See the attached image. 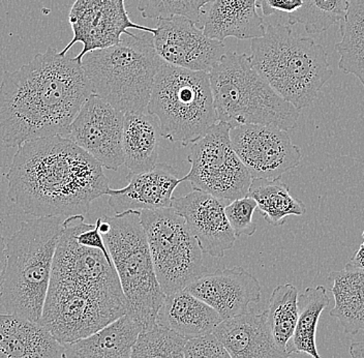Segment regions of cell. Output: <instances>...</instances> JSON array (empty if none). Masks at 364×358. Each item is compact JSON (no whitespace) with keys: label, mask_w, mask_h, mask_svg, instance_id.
Returning a JSON list of instances; mask_svg holds the SVG:
<instances>
[{"label":"cell","mask_w":364,"mask_h":358,"mask_svg":"<svg viewBox=\"0 0 364 358\" xmlns=\"http://www.w3.org/2000/svg\"><path fill=\"white\" fill-rule=\"evenodd\" d=\"M164 61L152 36L141 31L82 59L91 91L122 112H145Z\"/></svg>","instance_id":"obj_6"},{"label":"cell","mask_w":364,"mask_h":358,"mask_svg":"<svg viewBox=\"0 0 364 358\" xmlns=\"http://www.w3.org/2000/svg\"><path fill=\"white\" fill-rule=\"evenodd\" d=\"M222 321L215 309L186 290L166 295L156 318L159 325L188 341L213 334Z\"/></svg>","instance_id":"obj_22"},{"label":"cell","mask_w":364,"mask_h":358,"mask_svg":"<svg viewBox=\"0 0 364 358\" xmlns=\"http://www.w3.org/2000/svg\"><path fill=\"white\" fill-rule=\"evenodd\" d=\"M129 184L118 190L109 189L108 203L115 214L127 211H159L172 207L173 193L182 179L166 163L142 173H129Z\"/></svg>","instance_id":"obj_18"},{"label":"cell","mask_w":364,"mask_h":358,"mask_svg":"<svg viewBox=\"0 0 364 358\" xmlns=\"http://www.w3.org/2000/svg\"><path fill=\"white\" fill-rule=\"evenodd\" d=\"M152 40L163 61L195 72H210L228 52L224 42L208 38L183 16L159 19Z\"/></svg>","instance_id":"obj_15"},{"label":"cell","mask_w":364,"mask_h":358,"mask_svg":"<svg viewBox=\"0 0 364 358\" xmlns=\"http://www.w3.org/2000/svg\"><path fill=\"white\" fill-rule=\"evenodd\" d=\"M6 243L4 236L0 233V296H1L2 286H4V275L6 269Z\"/></svg>","instance_id":"obj_36"},{"label":"cell","mask_w":364,"mask_h":358,"mask_svg":"<svg viewBox=\"0 0 364 358\" xmlns=\"http://www.w3.org/2000/svg\"><path fill=\"white\" fill-rule=\"evenodd\" d=\"M258 204L261 216L268 224L279 227L290 216H304L306 206L291 195L290 189L281 179H252L249 195Z\"/></svg>","instance_id":"obj_26"},{"label":"cell","mask_w":364,"mask_h":358,"mask_svg":"<svg viewBox=\"0 0 364 358\" xmlns=\"http://www.w3.org/2000/svg\"><path fill=\"white\" fill-rule=\"evenodd\" d=\"M83 218L65 220L41 321L63 345L90 337L127 314L114 264L101 251L77 243Z\"/></svg>","instance_id":"obj_1"},{"label":"cell","mask_w":364,"mask_h":358,"mask_svg":"<svg viewBox=\"0 0 364 358\" xmlns=\"http://www.w3.org/2000/svg\"><path fill=\"white\" fill-rule=\"evenodd\" d=\"M161 137L159 120L145 112L124 113V165L129 173H142L158 165Z\"/></svg>","instance_id":"obj_24"},{"label":"cell","mask_w":364,"mask_h":358,"mask_svg":"<svg viewBox=\"0 0 364 358\" xmlns=\"http://www.w3.org/2000/svg\"><path fill=\"white\" fill-rule=\"evenodd\" d=\"M124 112L91 93L65 137L95 157L102 167L117 171L124 165Z\"/></svg>","instance_id":"obj_14"},{"label":"cell","mask_w":364,"mask_h":358,"mask_svg":"<svg viewBox=\"0 0 364 358\" xmlns=\"http://www.w3.org/2000/svg\"><path fill=\"white\" fill-rule=\"evenodd\" d=\"M363 241L359 246L358 250L354 253V255L350 259L346 265L350 266V268L363 269L364 270V231L363 233Z\"/></svg>","instance_id":"obj_37"},{"label":"cell","mask_w":364,"mask_h":358,"mask_svg":"<svg viewBox=\"0 0 364 358\" xmlns=\"http://www.w3.org/2000/svg\"><path fill=\"white\" fill-rule=\"evenodd\" d=\"M142 330V326L124 315L90 337L65 344V358H131Z\"/></svg>","instance_id":"obj_23"},{"label":"cell","mask_w":364,"mask_h":358,"mask_svg":"<svg viewBox=\"0 0 364 358\" xmlns=\"http://www.w3.org/2000/svg\"><path fill=\"white\" fill-rule=\"evenodd\" d=\"M257 0H213L205 11L200 28L213 40L228 38L254 40L265 36L263 18L257 11Z\"/></svg>","instance_id":"obj_21"},{"label":"cell","mask_w":364,"mask_h":358,"mask_svg":"<svg viewBox=\"0 0 364 358\" xmlns=\"http://www.w3.org/2000/svg\"><path fill=\"white\" fill-rule=\"evenodd\" d=\"M188 339L156 323L136 337L131 358H184Z\"/></svg>","instance_id":"obj_31"},{"label":"cell","mask_w":364,"mask_h":358,"mask_svg":"<svg viewBox=\"0 0 364 358\" xmlns=\"http://www.w3.org/2000/svg\"><path fill=\"white\" fill-rule=\"evenodd\" d=\"M4 177L9 199L34 218L84 216L110 189L101 164L63 136L19 146Z\"/></svg>","instance_id":"obj_3"},{"label":"cell","mask_w":364,"mask_h":358,"mask_svg":"<svg viewBox=\"0 0 364 358\" xmlns=\"http://www.w3.org/2000/svg\"><path fill=\"white\" fill-rule=\"evenodd\" d=\"M304 6V0H257V8L260 9L265 17H269L273 14L295 13Z\"/></svg>","instance_id":"obj_35"},{"label":"cell","mask_w":364,"mask_h":358,"mask_svg":"<svg viewBox=\"0 0 364 358\" xmlns=\"http://www.w3.org/2000/svg\"><path fill=\"white\" fill-rule=\"evenodd\" d=\"M213 335L232 358H286L289 354L273 339L267 311H249L222 321Z\"/></svg>","instance_id":"obj_19"},{"label":"cell","mask_w":364,"mask_h":358,"mask_svg":"<svg viewBox=\"0 0 364 358\" xmlns=\"http://www.w3.org/2000/svg\"><path fill=\"white\" fill-rule=\"evenodd\" d=\"M68 21L74 36L60 54L67 56L73 46L81 43L83 48L76 56L80 63L90 52L117 45L124 34L133 36L132 29L156 33V28L136 24L129 19L124 0H76L70 9Z\"/></svg>","instance_id":"obj_12"},{"label":"cell","mask_w":364,"mask_h":358,"mask_svg":"<svg viewBox=\"0 0 364 358\" xmlns=\"http://www.w3.org/2000/svg\"><path fill=\"white\" fill-rule=\"evenodd\" d=\"M61 216L23 221L6 241V269L0 305L6 314L41 323L57 246L65 231Z\"/></svg>","instance_id":"obj_4"},{"label":"cell","mask_w":364,"mask_h":358,"mask_svg":"<svg viewBox=\"0 0 364 358\" xmlns=\"http://www.w3.org/2000/svg\"><path fill=\"white\" fill-rule=\"evenodd\" d=\"M0 358H65V345L41 323L0 314Z\"/></svg>","instance_id":"obj_20"},{"label":"cell","mask_w":364,"mask_h":358,"mask_svg":"<svg viewBox=\"0 0 364 358\" xmlns=\"http://www.w3.org/2000/svg\"><path fill=\"white\" fill-rule=\"evenodd\" d=\"M231 127L218 122L191 144L188 157L191 170L182 182L193 190L205 191L232 202L249 195L252 179L234 150L230 137Z\"/></svg>","instance_id":"obj_11"},{"label":"cell","mask_w":364,"mask_h":358,"mask_svg":"<svg viewBox=\"0 0 364 358\" xmlns=\"http://www.w3.org/2000/svg\"><path fill=\"white\" fill-rule=\"evenodd\" d=\"M349 0H304V6L289 15V24H301L309 34H318L343 21Z\"/></svg>","instance_id":"obj_30"},{"label":"cell","mask_w":364,"mask_h":358,"mask_svg":"<svg viewBox=\"0 0 364 358\" xmlns=\"http://www.w3.org/2000/svg\"><path fill=\"white\" fill-rule=\"evenodd\" d=\"M184 358H232L225 346L213 334L188 339Z\"/></svg>","instance_id":"obj_34"},{"label":"cell","mask_w":364,"mask_h":358,"mask_svg":"<svg viewBox=\"0 0 364 358\" xmlns=\"http://www.w3.org/2000/svg\"><path fill=\"white\" fill-rule=\"evenodd\" d=\"M349 352L352 358H364V342L352 343L349 348Z\"/></svg>","instance_id":"obj_38"},{"label":"cell","mask_w":364,"mask_h":358,"mask_svg":"<svg viewBox=\"0 0 364 358\" xmlns=\"http://www.w3.org/2000/svg\"><path fill=\"white\" fill-rule=\"evenodd\" d=\"M186 291L215 309L223 321L247 313L261 300L260 282L242 268L204 273Z\"/></svg>","instance_id":"obj_17"},{"label":"cell","mask_w":364,"mask_h":358,"mask_svg":"<svg viewBox=\"0 0 364 358\" xmlns=\"http://www.w3.org/2000/svg\"><path fill=\"white\" fill-rule=\"evenodd\" d=\"M330 289L334 307L330 316L336 319L346 334L364 332V270L346 265L340 271H332Z\"/></svg>","instance_id":"obj_25"},{"label":"cell","mask_w":364,"mask_h":358,"mask_svg":"<svg viewBox=\"0 0 364 358\" xmlns=\"http://www.w3.org/2000/svg\"><path fill=\"white\" fill-rule=\"evenodd\" d=\"M218 122L233 127L272 125L294 129L300 110L279 97L252 67L250 56L227 52L209 72Z\"/></svg>","instance_id":"obj_7"},{"label":"cell","mask_w":364,"mask_h":358,"mask_svg":"<svg viewBox=\"0 0 364 358\" xmlns=\"http://www.w3.org/2000/svg\"><path fill=\"white\" fill-rule=\"evenodd\" d=\"M341 41L336 45L341 56L338 68L356 77L364 88V0H349L341 22Z\"/></svg>","instance_id":"obj_27"},{"label":"cell","mask_w":364,"mask_h":358,"mask_svg":"<svg viewBox=\"0 0 364 358\" xmlns=\"http://www.w3.org/2000/svg\"><path fill=\"white\" fill-rule=\"evenodd\" d=\"M258 209V204L250 196L234 200L227 205L225 211L230 226L235 236H252L257 231V225L254 222V213Z\"/></svg>","instance_id":"obj_33"},{"label":"cell","mask_w":364,"mask_h":358,"mask_svg":"<svg viewBox=\"0 0 364 358\" xmlns=\"http://www.w3.org/2000/svg\"><path fill=\"white\" fill-rule=\"evenodd\" d=\"M232 145L252 179H281L299 166L302 154L288 132L263 125H245L230 131Z\"/></svg>","instance_id":"obj_13"},{"label":"cell","mask_w":364,"mask_h":358,"mask_svg":"<svg viewBox=\"0 0 364 358\" xmlns=\"http://www.w3.org/2000/svg\"><path fill=\"white\" fill-rule=\"evenodd\" d=\"M105 218L111 228L102 236L127 300V315L148 330L156 325L166 294L156 278L141 211Z\"/></svg>","instance_id":"obj_9"},{"label":"cell","mask_w":364,"mask_h":358,"mask_svg":"<svg viewBox=\"0 0 364 358\" xmlns=\"http://www.w3.org/2000/svg\"><path fill=\"white\" fill-rule=\"evenodd\" d=\"M298 296V289L294 285H279L273 290L269 307L266 310L273 339L286 352H288L289 342L294 336L297 325L299 315Z\"/></svg>","instance_id":"obj_29"},{"label":"cell","mask_w":364,"mask_h":358,"mask_svg":"<svg viewBox=\"0 0 364 358\" xmlns=\"http://www.w3.org/2000/svg\"><path fill=\"white\" fill-rule=\"evenodd\" d=\"M154 270L166 295L186 290L206 273L203 251L174 209L141 211Z\"/></svg>","instance_id":"obj_10"},{"label":"cell","mask_w":364,"mask_h":358,"mask_svg":"<svg viewBox=\"0 0 364 358\" xmlns=\"http://www.w3.org/2000/svg\"><path fill=\"white\" fill-rule=\"evenodd\" d=\"M329 302L324 286L309 287L298 296L299 315L294 336L288 344V353L304 352L315 358H322L318 354L316 334L321 315Z\"/></svg>","instance_id":"obj_28"},{"label":"cell","mask_w":364,"mask_h":358,"mask_svg":"<svg viewBox=\"0 0 364 358\" xmlns=\"http://www.w3.org/2000/svg\"><path fill=\"white\" fill-rule=\"evenodd\" d=\"M159 120L161 137L188 146L218 122L209 73L195 72L164 61L147 107Z\"/></svg>","instance_id":"obj_8"},{"label":"cell","mask_w":364,"mask_h":358,"mask_svg":"<svg viewBox=\"0 0 364 358\" xmlns=\"http://www.w3.org/2000/svg\"><path fill=\"white\" fill-rule=\"evenodd\" d=\"M252 67L273 90L298 110L317 99L333 72L326 50L292 25H268L265 36L250 45Z\"/></svg>","instance_id":"obj_5"},{"label":"cell","mask_w":364,"mask_h":358,"mask_svg":"<svg viewBox=\"0 0 364 358\" xmlns=\"http://www.w3.org/2000/svg\"><path fill=\"white\" fill-rule=\"evenodd\" d=\"M213 0H139L138 10L145 19L183 16L200 27L207 4Z\"/></svg>","instance_id":"obj_32"},{"label":"cell","mask_w":364,"mask_h":358,"mask_svg":"<svg viewBox=\"0 0 364 358\" xmlns=\"http://www.w3.org/2000/svg\"><path fill=\"white\" fill-rule=\"evenodd\" d=\"M286 358H315L304 352H290Z\"/></svg>","instance_id":"obj_39"},{"label":"cell","mask_w":364,"mask_h":358,"mask_svg":"<svg viewBox=\"0 0 364 358\" xmlns=\"http://www.w3.org/2000/svg\"><path fill=\"white\" fill-rule=\"evenodd\" d=\"M229 203L193 190L183 197L173 198L172 209L184 219L204 254L223 258L237 238L225 211Z\"/></svg>","instance_id":"obj_16"},{"label":"cell","mask_w":364,"mask_h":358,"mask_svg":"<svg viewBox=\"0 0 364 358\" xmlns=\"http://www.w3.org/2000/svg\"><path fill=\"white\" fill-rule=\"evenodd\" d=\"M90 81L76 57L49 47L0 84V141L19 147L36 139L67 136L84 102Z\"/></svg>","instance_id":"obj_2"}]
</instances>
